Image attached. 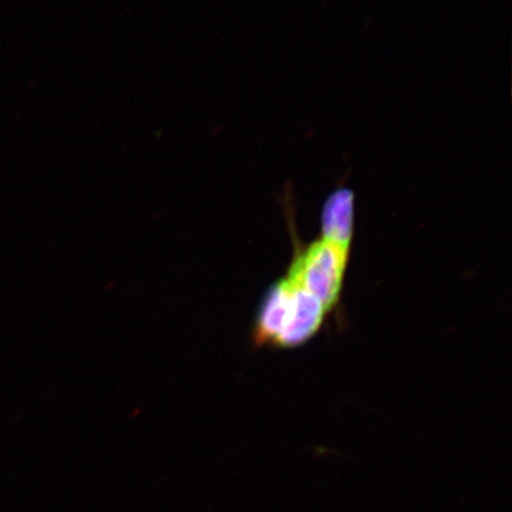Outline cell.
Masks as SVG:
<instances>
[{
	"label": "cell",
	"mask_w": 512,
	"mask_h": 512,
	"mask_svg": "<svg viewBox=\"0 0 512 512\" xmlns=\"http://www.w3.org/2000/svg\"><path fill=\"white\" fill-rule=\"evenodd\" d=\"M355 203L354 190L339 182L324 201L320 215V238L351 251L355 232Z\"/></svg>",
	"instance_id": "obj_3"
},
{
	"label": "cell",
	"mask_w": 512,
	"mask_h": 512,
	"mask_svg": "<svg viewBox=\"0 0 512 512\" xmlns=\"http://www.w3.org/2000/svg\"><path fill=\"white\" fill-rule=\"evenodd\" d=\"M329 311L304 287L286 277L268 288L254 320L255 347L294 348L317 335Z\"/></svg>",
	"instance_id": "obj_1"
},
{
	"label": "cell",
	"mask_w": 512,
	"mask_h": 512,
	"mask_svg": "<svg viewBox=\"0 0 512 512\" xmlns=\"http://www.w3.org/2000/svg\"><path fill=\"white\" fill-rule=\"evenodd\" d=\"M349 259L350 249L320 238L296 249L286 278L304 287L331 312L341 300Z\"/></svg>",
	"instance_id": "obj_2"
}]
</instances>
